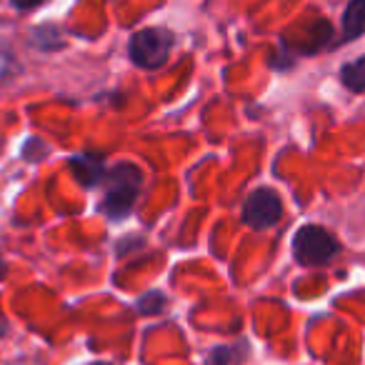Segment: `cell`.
Instances as JSON below:
<instances>
[{"label":"cell","instance_id":"cell-1","mask_svg":"<svg viewBox=\"0 0 365 365\" xmlns=\"http://www.w3.org/2000/svg\"><path fill=\"white\" fill-rule=\"evenodd\" d=\"M143 173L130 163H120L106 175V198H103V213L113 220L125 218L135 205L140 193Z\"/></svg>","mask_w":365,"mask_h":365},{"label":"cell","instance_id":"cell-7","mask_svg":"<svg viewBox=\"0 0 365 365\" xmlns=\"http://www.w3.org/2000/svg\"><path fill=\"white\" fill-rule=\"evenodd\" d=\"M340 81L348 91L353 93H363L365 91V56H360L358 61L345 63L340 68Z\"/></svg>","mask_w":365,"mask_h":365},{"label":"cell","instance_id":"cell-11","mask_svg":"<svg viewBox=\"0 0 365 365\" xmlns=\"http://www.w3.org/2000/svg\"><path fill=\"white\" fill-rule=\"evenodd\" d=\"M93 365H106V363H93Z\"/></svg>","mask_w":365,"mask_h":365},{"label":"cell","instance_id":"cell-3","mask_svg":"<svg viewBox=\"0 0 365 365\" xmlns=\"http://www.w3.org/2000/svg\"><path fill=\"white\" fill-rule=\"evenodd\" d=\"M173 51V33L163 28H148L133 36L130 41V58L140 68H158L168 61Z\"/></svg>","mask_w":365,"mask_h":365},{"label":"cell","instance_id":"cell-4","mask_svg":"<svg viewBox=\"0 0 365 365\" xmlns=\"http://www.w3.org/2000/svg\"><path fill=\"white\" fill-rule=\"evenodd\" d=\"M283 215V203H280L278 193L268 188H260L248 195L243 205V223L253 230H268Z\"/></svg>","mask_w":365,"mask_h":365},{"label":"cell","instance_id":"cell-9","mask_svg":"<svg viewBox=\"0 0 365 365\" xmlns=\"http://www.w3.org/2000/svg\"><path fill=\"white\" fill-rule=\"evenodd\" d=\"M13 6L16 8H21V11H28V8H38V6H43L46 0H11Z\"/></svg>","mask_w":365,"mask_h":365},{"label":"cell","instance_id":"cell-10","mask_svg":"<svg viewBox=\"0 0 365 365\" xmlns=\"http://www.w3.org/2000/svg\"><path fill=\"white\" fill-rule=\"evenodd\" d=\"M3 273H6V265H3V258H0V278H3Z\"/></svg>","mask_w":365,"mask_h":365},{"label":"cell","instance_id":"cell-5","mask_svg":"<svg viewBox=\"0 0 365 365\" xmlns=\"http://www.w3.org/2000/svg\"><path fill=\"white\" fill-rule=\"evenodd\" d=\"M71 170L86 188H93L106 178V165H103L101 155H76L71 160Z\"/></svg>","mask_w":365,"mask_h":365},{"label":"cell","instance_id":"cell-8","mask_svg":"<svg viewBox=\"0 0 365 365\" xmlns=\"http://www.w3.org/2000/svg\"><path fill=\"white\" fill-rule=\"evenodd\" d=\"M11 68H13V56L8 53V48L0 46V83H3V78L11 73Z\"/></svg>","mask_w":365,"mask_h":365},{"label":"cell","instance_id":"cell-2","mask_svg":"<svg viewBox=\"0 0 365 365\" xmlns=\"http://www.w3.org/2000/svg\"><path fill=\"white\" fill-rule=\"evenodd\" d=\"M293 253L298 258V263L303 265H325L338 253V243L320 225H305V228H300L295 233Z\"/></svg>","mask_w":365,"mask_h":365},{"label":"cell","instance_id":"cell-6","mask_svg":"<svg viewBox=\"0 0 365 365\" xmlns=\"http://www.w3.org/2000/svg\"><path fill=\"white\" fill-rule=\"evenodd\" d=\"M365 31V0H350L343 13V33L345 38H358Z\"/></svg>","mask_w":365,"mask_h":365}]
</instances>
